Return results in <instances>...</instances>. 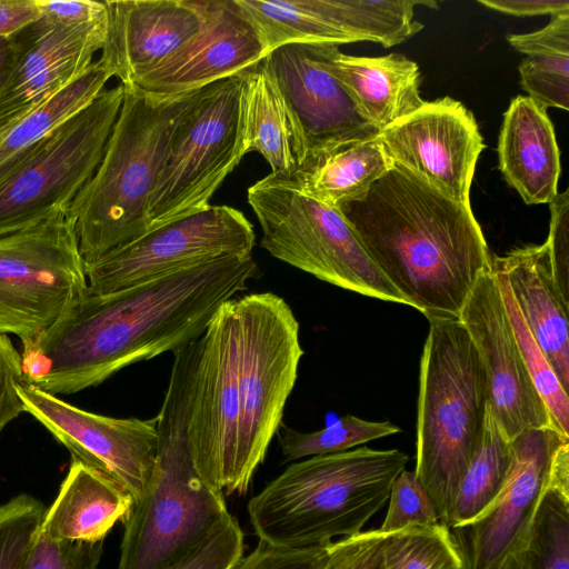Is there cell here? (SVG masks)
Returning a JSON list of instances; mask_svg holds the SVG:
<instances>
[{
    "label": "cell",
    "instance_id": "obj_1",
    "mask_svg": "<svg viewBox=\"0 0 569 569\" xmlns=\"http://www.w3.org/2000/svg\"><path fill=\"white\" fill-rule=\"evenodd\" d=\"M258 273L253 254L223 256L104 295L90 291L22 342L23 381L51 395L94 387L136 362L198 340Z\"/></svg>",
    "mask_w": 569,
    "mask_h": 569
},
{
    "label": "cell",
    "instance_id": "obj_2",
    "mask_svg": "<svg viewBox=\"0 0 569 569\" xmlns=\"http://www.w3.org/2000/svg\"><path fill=\"white\" fill-rule=\"evenodd\" d=\"M339 210L381 273L427 319H458L491 269L471 206L398 166Z\"/></svg>",
    "mask_w": 569,
    "mask_h": 569
},
{
    "label": "cell",
    "instance_id": "obj_3",
    "mask_svg": "<svg viewBox=\"0 0 569 569\" xmlns=\"http://www.w3.org/2000/svg\"><path fill=\"white\" fill-rule=\"evenodd\" d=\"M198 340L173 352L160 411L154 468L123 520L118 569H168L194 549L229 513L224 495L198 473L187 416Z\"/></svg>",
    "mask_w": 569,
    "mask_h": 569
},
{
    "label": "cell",
    "instance_id": "obj_4",
    "mask_svg": "<svg viewBox=\"0 0 569 569\" xmlns=\"http://www.w3.org/2000/svg\"><path fill=\"white\" fill-rule=\"evenodd\" d=\"M408 460L398 449L360 447L293 462L249 501L252 529L282 549L357 535L386 505Z\"/></svg>",
    "mask_w": 569,
    "mask_h": 569
},
{
    "label": "cell",
    "instance_id": "obj_5",
    "mask_svg": "<svg viewBox=\"0 0 569 569\" xmlns=\"http://www.w3.org/2000/svg\"><path fill=\"white\" fill-rule=\"evenodd\" d=\"M122 86V104L101 161L66 212L86 263L149 229L148 201L171 133L197 91L161 97Z\"/></svg>",
    "mask_w": 569,
    "mask_h": 569
},
{
    "label": "cell",
    "instance_id": "obj_6",
    "mask_svg": "<svg viewBox=\"0 0 569 569\" xmlns=\"http://www.w3.org/2000/svg\"><path fill=\"white\" fill-rule=\"evenodd\" d=\"M428 320L413 472L448 528L458 487L482 431L488 387L479 353L459 318Z\"/></svg>",
    "mask_w": 569,
    "mask_h": 569
},
{
    "label": "cell",
    "instance_id": "obj_7",
    "mask_svg": "<svg viewBox=\"0 0 569 569\" xmlns=\"http://www.w3.org/2000/svg\"><path fill=\"white\" fill-rule=\"evenodd\" d=\"M247 198L262 230L260 244L270 256L341 289L410 307L341 211L305 194L286 173L258 180Z\"/></svg>",
    "mask_w": 569,
    "mask_h": 569
},
{
    "label": "cell",
    "instance_id": "obj_8",
    "mask_svg": "<svg viewBox=\"0 0 569 569\" xmlns=\"http://www.w3.org/2000/svg\"><path fill=\"white\" fill-rule=\"evenodd\" d=\"M236 305L239 417L233 493L243 495L282 425L305 351L299 322L283 298L272 292L250 293L236 297Z\"/></svg>",
    "mask_w": 569,
    "mask_h": 569
},
{
    "label": "cell",
    "instance_id": "obj_9",
    "mask_svg": "<svg viewBox=\"0 0 569 569\" xmlns=\"http://www.w3.org/2000/svg\"><path fill=\"white\" fill-rule=\"evenodd\" d=\"M244 71L197 90L179 117L148 201L149 228L210 206L213 193L247 153Z\"/></svg>",
    "mask_w": 569,
    "mask_h": 569
},
{
    "label": "cell",
    "instance_id": "obj_10",
    "mask_svg": "<svg viewBox=\"0 0 569 569\" xmlns=\"http://www.w3.org/2000/svg\"><path fill=\"white\" fill-rule=\"evenodd\" d=\"M122 100L121 83L104 89L0 179V236L66 214L101 161Z\"/></svg>",
    "mask_w": 569,
    "mask_h": 569
},
{
    "label": "cell",
    "instance_id": "obj_11",
    "mask_svg": "<svg viewBox=\"0 0 569 569\" xmlns=\"http://www.w3.org/2000/svg\"><path fill=\"white\" fill-rule=\"evenodd\" d=\"M88 292L86 262L66 214L0 236V335L33 339Z\"/></svg>",
    "mask_w": 569,
    "mask_h": 569
},
{
    "label": "cell",
    "instance_id": "obj_12",
    "mask_svg": "<svg viewBox=\"0 0 569 569\" xmlns=\"http://www.w3.org/2000/svg\"><path fill=\"white\" fill-rule=\"evenodd\" d=\"M568 441L550 427L527 429L511 440V465L496 499L472 521L448 528L462 569H521L536 512Z\"/></svg>",
    "mask_w": 569,
    "mask_h": 569
},
{
    "label": "cell",
    "instance_id": "obj_13",
    "mask_svg": "<svg viewBox=\"0 0 569 569\" xmlns=\"http://www.w3.org/2000/svg\"><path fill=\"white\" fill-rule=\"evenodd\" d=\"M252 224L228 206H208L192 214L149 228L136 239L86 263L89 291L104 295L174 270L223 256L251 254Z\"/></svg>",
    "mask_w": 569,
    "mask_h": 569
},
{
    "label": "cell",
    "instance_id": "obj_14",
    "mask_svg": "<svg viewBox=\"0 0 569 569\" xmlns=\"http://www.w3.org/2000/svg\"><path fill=\"white\" fill-rule=\"evenodd\" d=\"M239 333L236 297L224 302L198 339L187 416L193 465L223 495L233 493L239 417Z\"/></svg>",
    "mask_w": 569,
    "mask_h": 569
},
{
    "label": "cell",
    "instance_id": "obj_15",
    "mask_svg": "<svg viewBox=\"0 0 569 569\" xmlns=\"http://www.w3.org/2000/svg\"><path fill=\"white\" fill-rule=\"evenodd\" d=\"M332 46L288 43L261 59L287 108L297 166L309 156L380 133L326 68L325 59Z\"/></svg>",
    "mask_w": 569,
    "mask_h": 569
},
{
    "label": "cell",
    "instance_id": "obj_16",
    "mask_svg": "<svg viewBox=\"0 0 569 569\" xmlns=\"http://www.w3.org/2000/svg\"><path fill=\"white\" fill-rule=\"evenodd\" d=\"M26 412L62 443L72 458L108 476L138 500L151 478L158 446L157 417L113 418L82 410L23 380Z\"/></svg>",
    "mask_w": 569,
    "mask_h": 569
},
{
    "label": "cell",
    "instance_id": "obj_17",
    "mask_svg": "<svg viewBox=\"0 0 569 569\" xmlns=\"http://www.w3.org/2000/svg\"><path fill=\"white\" fill-rule=\"evenodd\" d=\"M379 138L395 166L450 199L470 204L476 163L485 148L473 114L445 97L382 129Z\"/></svg>",
    "mask_w": 569,
    "mask_h": 569
},
{
    "label": "cell",
    "instance_id": "obj_18",
    "mask_svg": "<svg viewBox=\"0 0 569 569\" xmlns=\"http://www.w3.org/2000/svg\"><path fill=\"white\" fill-rule=\"evenodd\" d=\"M459 320L479 353L488 406L506 436L512 440L527 429L553 428L520 353L492 268L477 280Z\"/></svg>",
    "mask_w": 569,
    "mask_h": 569
},
{
    "label": "cell",
    "instance_id": "obj_19",
    "mask_svg": "<svg viewBox=\"0 0 569 569\" xmlns=\"http://www.w3.org/2000/svg\"><path fill=\"white\" fill-rule=\"evenodd\" d=\"M107 21L68 26L44 17L13 36L11 71L0 90V127L16 123L63 89L92 63Z\"/></svg>",
    "mask_w": 569,
    "mask_h": 569
},
{
    "label": "cell",
    "instance_id": "obj_20",
    "mask_svg": "<svg viewBox=\"0 0 569 569\" xmlns=\"http://www.w3.org/2000/svg\"><path fill=\"white\" fill-rule=\"evenodd\" d=\"M199 32L133 86L161 97H176L238 74L264 57L254 27L236 0H199Z\"/></svg>",
    "mask_w": 569,
    "mask_h": 569
},
{
    "label": "cell",
    "instance_id": "obj_21",
    "mask_svg": "<svg viewBox=\"0 0 569 569\" xmlns=\"http://www.w3.org/2000/svg\"><path fill=\"white\" fill-rule=\"evenodd\" d=\"M99 61L121 84H134L200 30L194 0H107Z\"/></svg>",
    "mask_w": 569,
    "mask_h": 569
},
{
    "label": "cell",
    "instance_id": "obj_22",
    "mask_svg": "<svg viewBox=\"0 0 569 569\" xmlns=\"http://www.w3.org/2000/svg\"><path fill=\"white\" fill-rule=\"evenodd\" d=\"M491 267L505 277L528 329L569 392V302L553 282L546 244L492 256Z\"/></svg>",
    "mask_w": 569,
    "mask_h": 569
},
{
    "label": "cell",
    "instance_id": "obj_23",
    "mask_svg": "<svg viewBox=\"0 0 569 569\" xmlns=\"http://www.w3.org/2000/svg\"><path fill=\"white\" fill-rule=\"evenodd\" d=\"M499 167L526 204L550 203L558 194L560 152L547 109L517 96L503 113Z\"/></svg>",
    "mask_w": 569,
    "mask_h": 569
},
{
    "label": "cell",
    "instance_id": "obj_24",
    "mask_svg": "<svg viewBox=\"0 0 569 569\" xmlns=\"http://www.w3.org/2000/svg\"><path fill=\"white\" fill-rule=\"evenodd\" d=\"M325 66L361 116L380 131L425 103L420 96L419 66L402 54L355 57L332 46Z\"/></svg>",
    "mask_w": 569,
    "mask_h": 569
},
{
    "label": "cell",
    "instance_id": "obj_25",
    "mask_svg": "<svg viewBox=\"0 0 569 569\" xmlns=\"http://www.w3.org/2000/svg\"><path fill=\"white\" fill-rule=\"evenodd\" d=\"M132 496L102 472L72 458L67 477L40 529L54 540L102 541L123 521Z\"/></svg>",
    "mask_w": 569,
    "mask_h": 569
},
{
    "label": "cell",
    "instance_id": "obj_26",
    "mask_svg": "<svg viewBox=\"0 0 569 569\" xmlns=\"http://www.w3.org/2000/svg\"><path fill=\"white\" fill-rule=\"evenodd\" d=\"M392 166L378 136L309 156L286 174L305 194L339 209L362 197Z\"/></svg>",
    "mask_w": 569,
    "mask_h": 569
},
{
    "label": "cell",
    "instance_id": "obj_27",
    "mask_svg": "<svg viewBox=\"0 0 569 569\" xmlns=\"http://www.w3.org/2000/svg\"><path fill=\"white\" fill-rule=\"evenodd\" d=\"M242 128L246 152L256 151L274 173L297 167L295 139L284 102L261 60L244 71Z\"/></svg>",
    "mask_w": 569,
    "mask_h": 569
},
{
    "label": "cell",
    "instance_id": "obj_28",
    "mask_svg": "<svg viewBox=\"0 0 569 569\" xmlns=\"http://www.w3.org/2000/svg\"><path fill=\"white\" fill-rule=\"evenodd\" d=\"M111 78L97 60L83 73L18 120L0 141V179L31 149L86 109Z\"/></svg>",
    "mask_w": 569,
    "mask_h": 569
},
{
    "label": "cell",
    "instance_id": "obj_29",
    "mask_svg": "<svg viewBox=\"0 0 569 569\" xmlns=\"http://www.w3.org/2000/svg\"><path fill=\"white\" fill-rule=\"evenodd\" d=\"M511 459V440L487 405L482 431L458 487L448 528L466 525L488 508L506 482Z\"/></svg>",
    "mask_w": 569,
    "mask_h": 569
},
{
    "label": "cell",
    "instance_id": "obj_30",
    "mask_svg": "<svg viewBox=\"0 0 569 569\" xmlns=\"http://www.w3.org/2000/svg\"><path fill=\"white\" fill-rule=\"evenodd\" d=\"M327 4L335 22L355 42L372 41L385 48L400 44L422 29L413 19L415 7H438L431 0H327Z\"/></svg>",
    "mask_w": 569,
    "mask_h": 569
},
{
    "label": "cell",
    "instance_id": "obj_31",
    "mask_svg": "<svg viewBox=\"0 0 569 569\" xmlns=\"http://www.w3.org/2000/svg\"><path fill=\"white\" fill-rule=\"evenodd\" d=\"M521 569H569V475L555 466V482L536 512Z\"/></svg>",
    "mask_w": 569,
    "mask_h": 569
},
{
    "label": "cell",
    "instance_id": "obj_32",
    "mask_svg": "<svg viewBox=\"0 0 569 569\" xmlns=\"http://www.w3.org/2000/svg\"><path fill=\"white\" fill-rule=\"evenodd\" d=\"M400 431L399 427L389 421H368L347 415L335 423L311 432L297 431L282 423L276 436L284 460L298 461L348 451Z\"/></svg>",
    "mask_w": 569,
    "mask_h": 569
},
{
    "label": "cell",
    "instance_id": "obj_33",
    "mask_svg": "<svg viewBox=\"0 0 569 569\" xmlns=\"http://www.w3.org/2000/svg\"><path fill=\"white\" fill-rule=\"evenodd\" d=\"M492 268V267H491ZM520 353L532 383L543 400L555 430L569 437V392L560 383L546 356L528 329L505 277L492 268Z\"/></svg>",
    "mask_w": 569,
    "mask_h": 569
},
{
    "label": "cell",
    "instance_id": "obj_34",
    "mask_svg": "<svg viewBox=\"0 0 569 569\" xmlns=\"http://www.w3.org/2000/svg\"><path fill=\"white\" fill-rule=\"evenodd\" d=\"M382 569H462L449 529L438 523L385 533Z\"/></svg>",
    "mask_w": 569,
    "mask_h": 569
},
{
    "label": "cell",
    "instance_id": "obj_35",
    "mask_svg": "<svg viewBox=\"0 0 569 569\" xmlns=\"http://www.w3.org/2000/svg\"><path fill=\"white\" fill-rule=\"evenodd\" d=\"M46 513L30 495H19L0 507V569H21Z\"/></svg>",
    "mask_w": 569,
    "mask_h": 569
},
{
    "label": "cell",
    "instance_id": "obj_36",
    "mask_svg": "<svg viewBox=\"0 0 569 569\" xmlns=\"http://www.w3.org/2000/svg\"><path fill=\"white\" fill-rule=\"evenodd\" d=\"M519 74L521 87L538 106L569 109V54L527 56Z\"/></svg>",
    "mask_w": 569,
    "mask_h": 569
},
{
    "label": "cell",
    "instance_id": "obj_37",
    "mask_svg": "<svg viewBox=\"0 0 569 569\" xmlns=\"http://www.w3.org/2000/svg\"><path fill=\"white\" fill-rule=\"evenodd\" d=\"M385 520L383 533L409 527H430L441 523L437 509L413 471L402 470L395 479Z\"/></svg>",
    "mask_w": 569,
    "mask_h": 569
},
{
    "label": "cell",
    "instance_id": "obj_38",
    "mask_svg": "<svg viewBox=\"0 0 569 569\" xmlns=\"http://www.w3.org/2000/svg\"><path fill=\"white\" fill-rule=\"evenodd\" d=\"M243 551V532L228 513L194 549L168 569H233Z\"/></svg>",
    "mask_w": 569,
    "mask_h": 569
},
{
    "label": "cell",
    "instance_id": "obj_39",
    "mask_svg": "<svg viewBox=\"0 0 569 569\" xmlns=\"http://www.w3.org/2000/svg\"><path fill=\"white\" fill-rule=\"evenodd\" d=\"M103 540H54L39 529L21 569H98Z\"/></svg>",
    "mask_w": 569,
    "mask_h": 569
},
{
    "label": "cell",
    "instance_id": "obj_40",
    "mask_svg": "<svg viewBox=\"0 0 569 569\" xmlns=\"http://www.w3.org/2000/svg\"><path fill=\"white\" fill-rule=\"evenodd\" d=\"M379 529L361 531L325 546L318 569H382V540Z\"/></svg>",
    "mask_w": 569,
    "mask_h": 569
},
{
    "label": "cell",
    "instance_id": "obj_41",
    "mask_svg": "<svg viewBox=\"0 0 569 569\" xmlns=\"http://www.w3.org/2000/svg\"><path fill=\"white\" fill-rule=\"evenodd\" d=\"M550 223L545 242L553 282L569 302V192L558 193L549 203Z\"/></svg>",
    "mask_w": 569,
    "mask_h": 569
},
{
    "label": "cell",
    "instance_id": "obj_42",
    "mask_svg": "<svg viewBox=\"0 0 569 569\" xmlns=\"http://www.w3.org/2000/svg\"><path fill=\"white\" fill-rule=\"evenodd\" d=\"M323 555L325 547L282 549L259 541L233 569H318Z\"/></svg>",
    "mask_w": 569,
    "mask_h": 569
},
{
    "label": "cell",
    "instance_id": "obj_43",
    "mask_svg": "<svg viewBox=\"0 0 569 569\" xmlns=\"http://www.w3.org/2000/svg\"><path fill=\"white\" fill-rule=\"evenodd\" d=\"M22 378L21 356L9 336L0 335V433L21 412L24 405L17 387Z\"/></svg>",
    "mask_w": 569,
    "mask_h": 569
},
{
    "label": "cell",
    "instance_id": "obj_44",
    "mask_svg": "<svg viewBox=\"0 0 569 569\" xmlns=\"http://www.w3.org/2000/svg\"><path fill=\"white\" fill-rule=\"evenodd\" d=\"M509 44L526 56L539 53L569 54V12L552 16L542 29L522 34H508Z\"/></svg>",
    "mask_w": 569,
    "mask_h": 569
},
{
    "label": "cell",
    "instance_id": "obj_45",
    "mask_svg": "<svg viewBox=\"0 0 569 569\" xmlns=\"http://www.w3.org/2000/svg\"><path fill=\"white\" fill-rule=\"evenodd\" d=\"M41 16L61 24L77 26L107 21L104 1L37 0Z\"/></svg>",
    "mask_w": 569,
    "mask_h": 569
},
{
    "label": "cell",
    "instance_id": "obj_46",
    "mask_svg": "<svg viewBox=\"0 0 569 569\" xmlns=\"http://www.w3.org/2000/svg\"><path fill=\"white\" fill-rule=\"evenodd\" d=\"M478 3L517 17L556 16L569 12L568 0H478Z\"/></svg>",
    "mask_w": 569,
    "mask_h": 569
},
{
    "label": "cell",
    "instance_id": "obj_47",
    "mask_svg": "<svg viewBox=\"0 0 569 569\" xmlns=\"http://www.w3.org/2000/svg\"><path fill=\"white\" fill-rule=\"evenodd\" d=\"M40 17L37 0H0V37H13Z\"/></svg>",
    "mask_w": 569,
    "mask_h": 569
},
{
    "label": "cell",
    "instance_id": "obj_48",
    "mask_svg": "<svg viewBox=\"0 0 569 569\" xmlns=\"http://www.w3.org/2000/svg\"><path fill=\"white\" fill-rule=\"evenodd\" d=\"M13 37H0V90L3 87L14 61Z\"/></svg>",
    "mask_w": 569,
    "mask_h": 569
},
{
    "label": "cell",
    "instance_id": "obj_49",
    "mask_svg": "<svg viewBox=\"0 0 569 569\" xmlns=\"http://www.w3.org/2000/svg\"><path fill=\"white\" fill-rule=\"evenodd\" d=\"M13 124L14 123L0 127V141L4 138V136L8 133V131Z\"/></svg>",
    "mask_w": 569,
    "mask_h": 569
}]
</instances>
